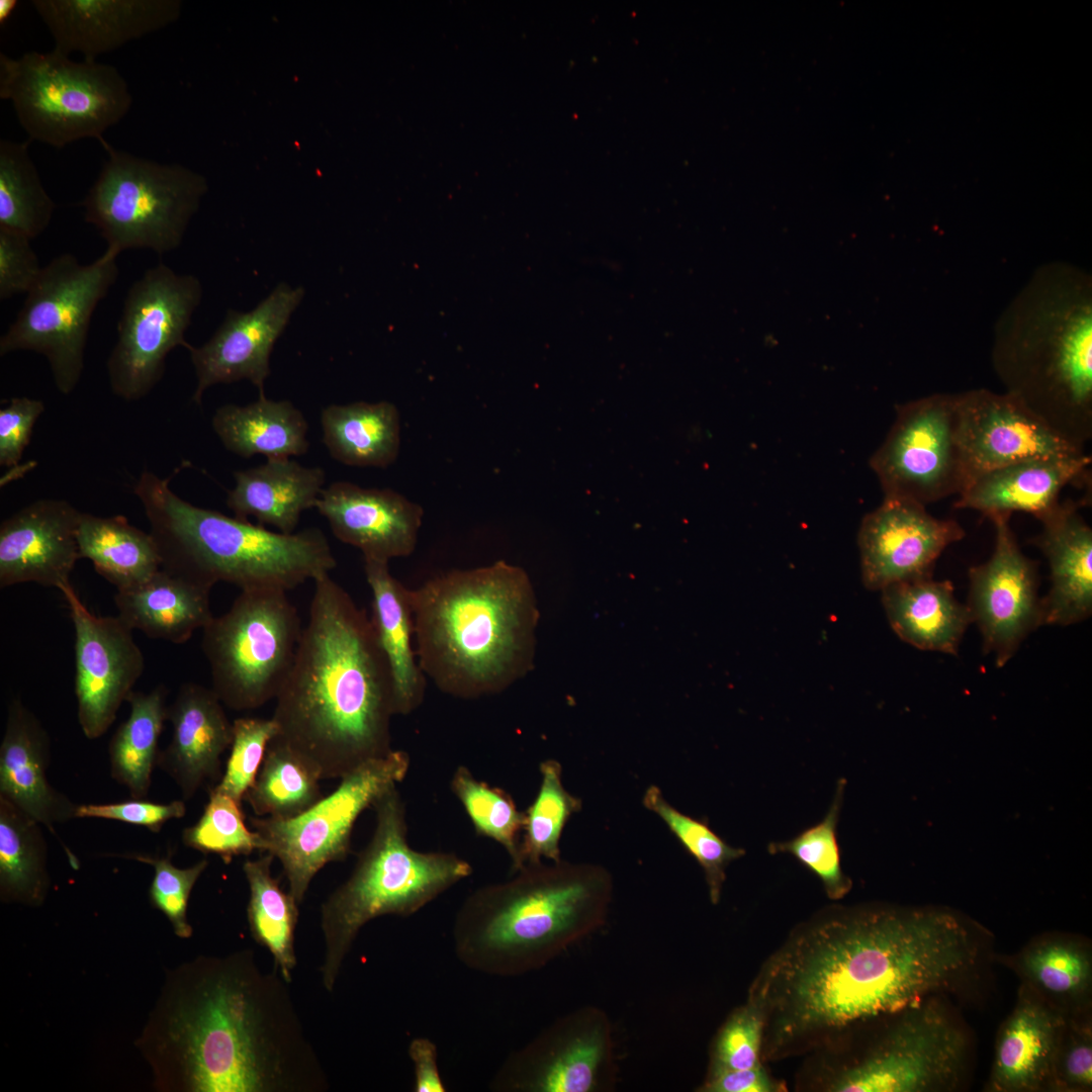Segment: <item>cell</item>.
Here are the masks:
<instances>
[{"mask_svg": "<svg viewBox=\"0 0 1092 1092\" xmlns=\"http://www.w3.org/2000/svg\"><path fill=\"white\" fill-rule=\"evenodd\" d=\"M975 932L944 912L832 907L765 961L747 1001L778 1059L951 989L976 967Z\"/></svg>", "mask_w": 1092, "mask_h": 1092, "instance_id": "cell-1", "label": "cell"}, {"mask_svg": "<svg viewBox=\"0 0 1092 1092\" xmlns=\"http://www.w3.org/2000/svg\"><path fill=\"white\" fill-rule=\"evenodd\" d=\"M274 966L251 948L180 967L159 1018L167 1086L190 1092H324L328 1076Z\"/></svg>", "mask_w": 1092, "mask_h": 1092, "instance_id": "cell-2", "label": "cell"}, {"mask_svg": "<svg viewBox=\"0 0 1092 1092\" xmlns=\"http://www.w3.org/2000/svg\"><path fill=\"white\" fill-rule=\"evenodd\" d=\"M313 582L272 719L321 780L341 779L392 750V679L366 611L329 574Z\"/></svg>", "mask_w": 1092, "mask_h": 1092, "instance_id": "cell-3", "label": "cell"}, {"mask_svg": "<svg viewBox=\"0 0 1092 1092\" xmlns=\"http://www.w3.org/2000/svg\"><path fill=\"white\" fill-rule=\"evenodd\" d=\"M419 664L442 693L499 694L534 665L539 611L526 571L497 560L410 589Z\"/></svg>", "mask_w": 1092, "mask_h": 1092, "instance_id": "cell-4", "label": "cell"}, {"mask_svg": "<svg viewBox=\"0 0 1092 1092\" xmlns=\"http://www.w3.org/2000/svg\"><path fill=\"white\" fill-rule=\"evenodd\" d=\"M1006 392L1075 444L1092 432V278L1039 266L1000 314L992 347Z\"/></svg>", "mask_w": 1092, "mask_h": 1092, "instance_id": "cell-5", "label": "cell"}, {"mask_svg": "<svg viewBox=\"0 0 1092 1092\" xmlns=\"http://www.w3.org/2000/svg\"><path fill=\"white\" fill-rule=\"evenodd\" d=\"M510 880L469 894L452 927L457 959L497 977L539 970L602 927L613 878L595 863L526 864Z\"/></svg>", "mask_w": 1092, "mask_h": 1092, "instance_id": "cell-6", "label": "cell"}, {"mask_svg": "<svg viewBox=\"0 0 1092 1092\" xmlns=\"http://www.w3.org/2000/svg\"><path fill=\"white\" fill-rule=\"evenodd\" d=\"M162 557V567L211 587L288 592L337 565L317 528L273 532L248 520L196 507L179 497L169 478L144 470L133 487Z\"/></svg>", "mask_w": 1092, "mask_h": 1092, "instance_id": "cell-7", "label": "cell"}, {"mask_svg": "<svg viewBox=\"0 0 1092 1092\" xmlns=\"http://www.w3.org/2000/svg\"><path fill=\"white\" fill-rule=\"evenodd\" d=\"M375 827L349 878L321 906L322 982L332 992L361 928L384 915L411 916L472 874L453 852L410 846L405 803L393 786L374 802Z\"/></svg>", "mask_w": 1092, "mask_h": 1092, "instance_id": "cell-8", "label": "cell"}, {"mask_svg": "<svg viewBox=\"0 0 1092 1092\" xmlns=\"http://www.w3.org/2000/svg\"><path fill=\"white\" fill-rule=\"evenodd\" d=\"M0 97L9 100L29 136L56 148L103 133L128 112L132 97L119 71L75 62L56 51L0 54Z\"/></svg>", "mask_w": 1092, "mask_h": 1092, "instance_id": "cell-9", "label": "cell"}, {"mask_svg": "<svg viewBox=\"0 0 1092 1092\" xmlns=\"http://www.w3.org/2000/svg\"><path fill=\"white\" fill-rule=\"evenodd\" d=\"M108 154L82 201L85 220L119 255L129 249L159 255L177 249L205 190L197 176L175 165L138 157L106 143Z\"/></svg>", "mask_w": 1092, "mask_h": 1092, "instance_id": "cell-10", "label": "cell"}, {"mask_svg": "<svg viewBox=\"0 0 1092 1092\" xmlns=\"http://www.w3.org/2000/svg\"><path fill=\"white\" fill-rule=\"evenodd\" d=\"M302 629L287 593L277 589L241 590L228 612L213 616L202 629L201 647L223 706L250 711L275 700Z\"/></svg>", "mask_w": 1092, "mask_h": 1092, "instance_id": "cell-11", "label": "cell"}, {"mask_svg": "<svg viewBox=\"0 0 1092 1092\" xmlns=\"http://www.w3.org/2000/svg\"><path fill=\"white\" fill-rule=\"evenodd\" d=\"M117 257L105 250L92 263L82 264L65 253L42 267L16 318L0 339V355L19 350L41 354L58 390L70 394L84 369L92 315L117 280Z\"/></svg>", "mask_w": 1092, "mask_h": 1092, "instance_id": "cell-12", "label": "cell"}, {"mask_svg": "<svg viewBox=\"0 0 1092 1092\" xmlns=\"http://www.w3.org/2000/svg\"><path fill=\"white\" fill-rule=\"evenodd\" d=\"M410 765L407 752L392 749L343 776L330 795L295 818L249 817L262 839L263 852L281 862L288 892L298 904L320 870L348 856L359 816L386 790L401 783Z\"/></svg>", "mask_w": 1092, "mask_h": 1092, "instance_id": "cell-13", "label": "cell"}, {"mask_svg": "<svg viewBox=\"0 0 1092 1092\" xmlns=\"http://www.w3.org/2000/svg\"><path fill=\"white\" fill-rule=\"evenodd\" d=\"M860 1058L831 1073L833 1092H936L956 1087L966 1064L965 1031L933 996L904 1009Z\"/></svg>", "mask_w": 1092, "mask_h": 1092, "instance_id": "cell-14", "label": "cell"}, {"mask_svg": "<svg viewBox=\"0 0 1092 1092\" xmlns=\"http://www.w3.org/2000/svg\"><path fill=\"white\" fill-rule=\"evenodd\" d=\"M202 299L200 280L160 262L129 287L106 362L113 394L127 401L147 396L162 379L166 358L190 348L185 333Z\"/></svg>", "mask_w": 1092, "mask_h": 1092, "instance_id": "cell-15", "label": "cell"}, {"mask_svg": "<svg viewBox=\"0 0 1092 1092\" xmlns=\"http://www.w3.org/2000/svg\"><path fill=\"white\" fill-rule=\"evenodd\" d=\"M611 1021L580 1007L554 1021L503 1062L490 1082L500 1092H602L615 1088Z\"/></svg>", "mask_w": 1092, "mask_h": 1092, "instance_id": "cell-16", "label": "cell"}, {"mask_svg": "<svg viewBox=\"0 0 1092 1092\" xmlns=\"http://www.w3.org/2000/svg\"><path fill=\"white\" fill-rule=\"evenodd\" d=\"M956 394L934 393L900 404L870 459L884 497L927 506L964 488L954 432Z\"/></svg>", "mask_w": 1092, "mask_h": 1092, "instance_id": "cell-17", "label": "cell"}, {"mask_svg": "<svg viewBox=\"0 0 1092 1092\" xmlns=\"http://www.w3.org/2000/svg\"><path fill=\"white\" fill-rule=\"evenodd\" d=\"M954 432L963 490L978 476L1008 464L1084 453L1083 447L1006 391L978 388L956 393Z\"/></svg>", "mask_w": 1092, "mask_h": 1092, "instance_id": "cell-18", "label": "cell"}, {"mask_svg": "<svg viewBox=\"0 0 1092 1092\" xmlns=\"http://www.w3.org/2000/svg\"><path fill=\"white\" fill-rule=\"evenodd\" d=\"M64 596L75 631L77 717L88 739L104 735L144 672L145 659L129 628L118 616H96L71 581Z\"/></svg>", "mask_w": 1092, "mask_h": 1092, "instance_id": "cell-19", "label": "cell"}, {"mask_svg": "<svg viewBox=\"0 0 1092 1092\" xmlns=\"http://www.w3.org/2000/svg\"><path fill=\"white\" fill-rule=\"evenodd\" d=\"M1009 518L991 519L995 547L991 557L969 570L967 607L982 635L983 650L1004 666L1030 632L1042 625L1036 563L1025 556Z\"/></svg>", "mask_w": 1092, "mask_h": 1092, "instance_id": "cell-20", "label": "cell"}, {"mask_svg": "<svg viewBox=\"0 0 1092 1092\" xmlns=\"http://www.w3.org/2000/svg\"><path fill=\"white\" fill-rule=\"evenodd\" d=\"M965 535L957 521L935 518L923 505L884 497L864 516L858 531L862 583L870 590H882L930 578L944 549Z\"/></svg>", "mask_w": 1092, "mask_h": 1092, "instance_id": "cell-21", "label": "cell"}, {"mask_svg": "<svg viewBox=\"0 0 1092 1092\" xmlns=\"http://www.w3.org/2000/svg\"><path fill=\"white\" fill-rule=\"evenodd\" d=\"M304 294L302 286L280 282L253 309H229L206 343L188 349L197 380L192 400L201 404L210 386L244 379L259 389V395L265 394L274 345Z\"/></svg>", "mask_w": 1092, "mask_h": 1092, "instance_id": "cell-22", "label": "cell"}, {"mask_svg": "<svg viewBox=\"0 0 1092 1092\" xmlns=\"http://www.w3.org/2000/svg\"><path fill=\"white\" fill-rule=\"evenodd\" d=\"M82 512L65 499H37L0 525V586L35 582L59 588L80 559Z\"/></svg>", "mask_w": 1092, "mask_h": 1092, "instance_id": "cell-23", "label": "cell"}, {"mask_svg": "<svg viewBox=\"0 0 1092 1092\" xmlns=\"http://www.w3.org/2000/svg\"><path fill=\"white\" fill-rule=\"evenodd\" d=\"M336 538L359 549L363 559L389 562L411 555L423 523V508L390 488L336 481L315 504Z\"/></svg>", "mask_w": 1092, "mask_h": 1092, "instance_id": "cell-24", "label": "cell"}, {"mask_svg": "<svg viewBox=\"0 0 1092 1092\" xmlns=\"http://www.w3.org/2000/svg\"><path fill=\"white\" fill-rule=\"evenodd\" d=\"M31 5L50 30L54 51L80 53L96 61L123 44L172 22L178 4L168 0H33Z\"/></svg>", "mask_w": 1092, "mask_h": 1092, "instance_id": "cell-25", "label": "cell"}, {"mask_svg": "<svg viewBox=\"0 0 1092 1092\" xmlns=\"http://www.w3.org/2000/svg\"><path fill=\"white\" fill-rule=\"evenodd\" d=\"M167 721L172 738L160 750L157 766L175 782L182 799L189 800L202 787L220 781V757L231 747L233 722L213 690L195 682L180 687L168 706Z\"/></svg>", "mask_w": 1092, "mask_h": 1092, "instance_id": "cell-26", "label": "cell"}, {"mask_svg": "<svg viewBox=\"0 0 1092 1092\" xmlns=\"http://www.w3.org/2000/svg\"><path fill=\"white\" fill-rule=\"evenodd\" d=\"M50 762L49 733L20 699H13L0 744V797L55 833V824L76 818L78 805L49 783Z\"/></svg>", "mask_w": 1092, "mask_h": 1092, "instance_id": "cell-27", "label": "cell"}, {"mask_svg": "<svg viewBox=\"0 0 1092 1092\" xmlns=\"http://www.w3.org/2000/svg\"><path fill=\"white\" fill-rule=\"evenodd\" d=\"M1033 543L1050 567L1051 587L1041 599L1042 625L1068 626L1092 612V530L1072 502L1041 517Z\"/></svg>", "mask_w": 1092, "mask_h": 1092, "instance_id": "cell-28", "label": "cell"}, {"mask_svg": "<svg viewBox=\"0 0 1092 1092\" xmlns=\"http://www.w3.org/2000/svg\"><path fill=\"white\" fill-rule=\"evenodd\" d=\"M1065 1015L1021 984L1012 1012L998 1032L987 1090H1048Z\"/></svg>", "mask_w": 1092, "mask_h": 1092, "instance_id": "cell-29", "label": "cell"}, {"mask_svg": "<svg viewBox=\"0 0 1092 1092\" xmlns=\"http://www.w3.org/2000/svg\"><path fill=\"white\" fill-rule=\"evenodd\" d=\"M1092 460L1082 453L1027 459L988 471L974 479L954 507L980 512L990 520L1013 512L1040 519L1060 502L1062 490L1086 472Z\"/></svg>", "mask_w": 1092, "mask_h": 1092, "instance_id": "cell-30", "label": "cell"}, {"mask_svg": "<svg viewBox=\"0 0 1092 1092\" xmlns=\"http://www.w3.org/2000/svg\"><path fill=\"white\" fill-rule=\"evenodd\" d=\"M364 571L371 623L391 674L394 714L408 715L422 705L427 681L416 653L410 588L392 576L387 561L364 559Z\"/></svg>", "mask_w": 1092, "mask_h": 1092, "instance_id": "cell-31", "label": "cell"}, {"mask_svg": "<svg viewBox=\"0 0 1092 1092\" xmlns=\"http://www.w3.org/2000/svg\"><path fill=\"white\" fill-rule=\"evenodd\" d=\"M235 486L226 506L235 517L257 519L284 534L294 533L302 512L315 508L326 481L321 467H307L289 459L234 472Z\"/></svg>", "mask_w": 1092, "mask_h": 1092, "instance_id": "cell-32", "label": "cell"}, {"mask_svg": "<svg viewBox=\"0 0 1092 1092\" xmlns=\"http://www.w3.org/2000/svg\"><path fill=\"white\" fill-rule=\"evenodd\" d=\"M211 587L161 568L144 583L116 592L118 617L132 630L175 644L188 641L213 618Z\"/></svg>", "mask_w": 1092, "mask_h": 1092, "instance_id": "cell-33", "label": "cell"}, {"mask_svg": "<svg viewBox=\"0 0 1092 1092\" xmlns=\"http://www.w3.org/2000/svg\"><path fill=\"white\" fill-rule=\"evenodd\" d=\"M881 592L888 621L901 640L921 650L958 655L972 618L967 605L956 599L951 581L930 577Z\"/></svg>", "mask_w": 1092, "mask_h": 1092, "instance_id": "cell-34", "label": "cell"}, {"mask_svg": "<svg viewBox=\"0 0 1092 1092\" xmlns=\"http://www.w3.org/2000/svg\"><path fill=\"white\" fill-rule=\"evenodd\" d=\"M214 433L230 452L243 458L289 459L307 452L308 425L289 400L259 395L247 405L224 404L213 414Z\"/></svg>", "mask_w": 1092, "mask_h": 1092, "instance_id": "cell-35", "label": "cell"}, {"mask_svg": "<svg viewBox=\"0 0 1092 1092\" xmlns=\"http://www.w3.org/2000/svg\"><path fill=\"white\" fill-rule=\"evenodd\" d=\"M1012 966L1021 983L1063 1015L1089 1011L1092 957L1086 942L1064 934H1045L1015 956Z\"/></svg>", "mask_w": 1092, "mask_h": 1092, "instance_id": "cell-36", "label": "cell"}, {"mask_svg": "<svg viewBox=\"0 0 1092 1092\" xmlns=\"http://www.w3.org/2000/svg\"><path fill=\"white\" fill-rule=\"evenodd\" d=\"M323 442L348 466L387 468L400 448V417L389 401L330 404L321 413Z\"/></svg>", "mask_w": 1092, "mask_h": 1092, "instance_id": "cell-37", "label": "cell"}, {"mask_svg": "<svg viewBox=\"0 0 1092 1092\" xmlns=\"http://www.w3.org/2000/svg\"><path fill=\"white\" fill-rule=\"evenodd\" d=\"M77 540L80 557L90 560L117 592L144 583L162 567L153 535L120 515L100 517L82 512Z\"/></svg>", "mask_w": 1092, "mask_h": 1092, "instance_id": "cell-38", "label": "cell"}, {"mask_svg": "<svg viewBox=\"0 0 1092 1092\" xmlns=\"http://www.w3.org/2000/svg\"><path fill=\"white\" fill-rule=\"evenodd\" d=\"M167 688L159 685L150 693L131 692L130 706L108 745L111 777L125 787L132 799H146L159 756V739L167 721Z\"/></svg>", "mask_w": 1092, "mask_h": 1092, "instance_id": "cell-39", "label": "cell"}, {"mask_svg": "<svg viewBox=\"0 0 1092 1092\" xmlns=\"http://www.w3.org/2000/svg\"><path fill=\"white\" fill-rule=\"evenodd\" d=\"M274 858L271 853L265 852L243 864L250 891L247 920L253 938L270 951L274 966L290 983L297 964L294 935L299 904L289 892L282 890L279 879L272 876Z\"/></svg>", "mask_w": 1092, "mask_h": 1092, "instance_id": "cell-40", "label": "cell"}, {"mask_svg": "<svg viewBox=\"0 0 1092 1092\" xmlns=\"http://www.w3.org/2000/svg\"><path fill=\"white\" fill-rule=\"evenodd\" d=\"M316 771L279 737L268 744L252 786L244 796L256 816L295 818L323 797Z\"/></svg>", "mask_w": 1092, "mask_h": 1092, "instance_id": "cell-41", "label": "cell"}, {"mask_svg": "<svg viewBox=\"0 0 1092 1092\" xmlns=\"http://www.w3.org/2000/svg\"><path fill=\"white\" fill-rule=\"evenodd\" d=\"M41 824L0 797V887L2 898L38 904L44 898L47 841Z\"/></svg>", "mask_w": 1092, "mask_h": 1092, "instance_id": "cell-42", "label": "cell"}, {"mask_svg": "<svg viewBox=\"0 0 1092 1092\" xmlns=\"http://www.w3.org/2000/svg\"><path fill=\"white\" fill-rule=\"evenodd\" d=\"M30 141H0V229L32 240L50 224L56 204L30 158Z\"/></svg>", "mask_w": 1092, "mask_h": 1092, "instance_id": "cell-43", "label": "cell"}, {"mask_svg": "<svg viewBox=\"0 0 1092 1092\" xmlns=\"http://www.w3.org/2000/svg\"><path fill=\"white\" fill-rule=\"evenodd\" d=\"M541 782L538 793L524 812L520 841V869L538 863L542 858L561 860L560 838L572 814L580 811L582 802L569 793L562 783V766L547 759L539 766Z\"/></svg>", "mask_w": 1092, "mask_h": 1092, "instance_id": "cell-44", "label": "cell"}, {"mask_svg": "<svg viewBox=\"0 0 1092 1092\" xmlns=\"http://www.w3.org/2000/svg\"><path fill=\"white\" fill-rule=\"evenodd\" d=\"M450 789L463 806L475 833L502 845L510 856L512 873L519 871L525 814L512 796L502 788L477 780L464 765L454 770Z\"/></svg>", "mask_w": 1092, "mask_h": 1092, "instance_id": "cell-45", "label": "cell"}, {"mask_svg": "<svg viewBox=\"0 0 1092 1092\" xmlns=\"http://www.w3.org/2000/svg\"><path fill=\"white\" fill-rule=\"evenodd\" d=\"M642 803L655 813L678 839L688 852L701 866L712 904H718L726 880V869L745 854V849L734 847L715 833L707 821L699 820L678 811L670 805L660 789L650 786Z\"/></svg>", "mask_w": 1092, "mask_h": 1092, "instance_id": "cell-46", "label": "cell"}, {"mask_svg": "<svg viewBox=\"0 0 1092 1092\" xmlns=\"http://www.w3.org/2000/svg\"><path fill=\"white\" fill-rule=\"evenodd\" d=\"M845 783V779L838 780L834 798L822 821L790 840L770 842L767 846L770 854H792L821 881L830 900L843 899L852 887L851 880L842 871L837 841Z\"/></svg>", "mask_w": 1092, "mask_h": 1092, "instance_id": "cell-47", "label": "cell"}, {"mask_svg": "<svg viewBox=\"0 0 1092 1092\" xmlns=\"http://www.w3.org/2000/svg\"><path fill=\"white\" fill-rule=\"evenodd\" d=\"M183 843L204 853H215L226 863L235 856L263 852V842L245 823L242 803L209 790V799L198 821L182 832Z\"/></svg>", "mask_w": 1092, "mask_h": 1092, "instance_id": "cell-48", "label": "cell"}, {"mask_svg": "<svg viewBox=\"0 0 1092 1092\" xmlns=\"http://www.w3.org/2000/svg\"><path fill=\"white\" fill-rule=\"evenodd\" d=\"M278 733L274 720L242 717L233 721L231 753L220 781L210 788L239 803L254 783L271 739Z\"/></svg>", "mask_w": 1092, "mask_h": 1092, "instance_id": "cell-49", "label": "cell"}, {"mask_svg": "<svg viewBox=\"0 0 1092 1092\" xmlns=\"http://www.w3.org/2000/svg\"><path fill=\"white\" fill-rule=\"evenodd\" d=\"M1092 1089V1024L1088 1011L1066 1015L1054 1053L1049 1091Z\"/></svg>", "mask_w": 1092, "mask_h": 1092, "instance_id": "cell-50", "label": "cell"}, {"mask_svg": "<svg viewBox=\"0 0 1092 1092\" xmlns=\"http://www.w3.org/2000/svg\"><path fill=\"white\" fill-rule=\"evenodd\" d=\"M764 1018L752 1003L735 1008L717 1032L708 1073L743 1070L761 1063Z\"/></svg>", "mask_w": 1092, "mask_h": 1092, "instance_id": "cell-51", "label": "cell"}, {"mask_svg": "<svg viewBox=\"0 0 1092 1092\" xmlns=\"http://www.w3.org/2000/svg\"><path fill=\"white\" fill-rule=\"evenodd\" d=\"M138 860L154 867V878L149 890L152 904L170 920L175 934L186 938L191 936L192 928L187 921V905L191 891L208 866L202 858L189 868L174 866L170 857H151L133 855Z\"/></svg>", "mask_w": 1092, "mask_h": 1092, "instance_id": "cell-52", "label": "cell"}, {"mask_svg": "<svg viewBox=\"0 0 1092 1092\" xmlns=\"http://www.w3.org/2000/svg\"><path fill=\"white\" fill-rule=\"evenodd\" d=\"M30 239L0 229V299L27 293L39 277L42 267Z\"/></svg>", "mask_w": 1092, "mask_h": 1092, "instance_id": "cell-53", "label": "cell"}, {"mask_svg": "<svg viewBox=\"0 0 1092 1092\" xmlns=\"http://www.w3.org/2000/svg\"><path fill=\"white\" fill-rule=\"evenodd\" d=\"M185 814L186 805L183 799L165 804L145 801V799H132L107 804L78 805L76 818L121 821L146 827L152 832H159L166 822L182 818Z\"/></svg>", "mask_w": 1092, "mask_h": 1092, "instance_id": "cell-54", "label": "cell"}, {"mask_svg": "<svg viewBox=\"0 0 1092 1092\" xmlns=\"http://www.w3.org/2000/svg\"><path fill=\"white\" fill-rule=\"evenodd\" d=\"M44 411L39 399L10 398L0 408V465L15 467L29 444L34 424Z\"/></svg>", "mask_w": 1092, "mask_h": 1092, "instance_id": "cell-55", "label": "cell"}, {"mask_svg": "<svg viewBox=\"0 0 1092 1092\" xmlns=\"http://www.w3.org/2000/svg\"><path fill=\"white\" fill-rule=\"evenodd\" d=\"M762 1064L743 1070H722L707 1073L701 1092H778L784 1091Z\"/></svg>", "mask_w": 1092, "mask_h": 1092, "instance_id": "cell-56", "label": "cell"}, {"mask_svg": "<svg viewBox=\"0 0 1092 1092\" xmlns=\"http://www.w3.org/2000/svg\"><path fill=\"white\" fill-rule=\"evenodd\" d=\"M408 1057L414 1065L415 1092H445L440 1076L436 1044L425 1037L414 1038L408 1045Z\"/></svg>", "mask_w": 1092, "mask_h": 1092, "instance_id": "cell-57", "label": "cell"}, {"mask_svg": "<svg viewBox=\"0 0 1092 1092\" xmlns=\"http://www.w3.org/2000/svg\"><path fill=\"white\" fill-rule=\"evenodd\" d=\"M18 3L19 2L16 1V0H1L0 1V23H1V25L5 24L6 21L11 17L12 13L15 11L16 7L18 6Z\"/></svg>", "mask_w": 1092, "mask_h": 1092, "instance_id": "cell-58", "label": "cell"}]
</instances>
